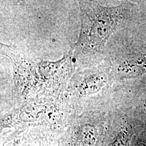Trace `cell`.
Instances as JSON below:
<instances>
[{
    "label": "cell",
    "instance_id": "7",
    "mask_svg": "<svg viewBox=\"0 0 146 146\" xmlns=\"http://www.w3.org/2000/svg\"><path fill=\"white\" fill-rule=\"evenodd\" d=\"M138 146H146V145H145V144H142V143H141V144L139 145Z\"/></svg>",
    "mask_w": 146,
    "mask_h": 146
},
{
    "label": "cell",
    "instance_id": "8",
    "mask_svg": "<svg viewBox=\"0 0 146 146\" xmlns=\"http://www.w3.org/2000/svg\"><path fill=\"white\" fill-rule=\"evenodd\" d=\"M145 108H146V101H145Z\"/></svg>",
    "mask_w": 146,
    "mask_h": 146
},
{
    "label": "cell",
    "instance_id": "6",
    "mask_svg": "<svg viewBox=\"0 0 146 146\" xmlns=\"http://www.w3.org/2000/svg\"><path fill=\"white\" fill-rule=\"evenodd\" d=\"M131 128L126 124L123 125L121 131L116 136L111 146H128L131 137Z\"/></svg>",
    "mask_w": 146,
    "mask_h": 146
},
{
    "label": "cell",
    "instance_id": "2",
    "mask_svg": "<svg viewBox=\"0 0 146 146\" xmlns=\"http://www.w3.org/2000/svg\"><path fill=\"white\" fill-rule=\"evenodd\" d=\"M108 75L104 70L84 68L76 70L64 89L67 97L86 98L98 94L108 84Z\"/></svg>",
    "mask_w": 146,
    "mask_h": 146
},
{
    "label": "cell",
    "instance_id": "5",
    "mask_svg": "<svg viewBox=\"0 0 146 146\" xmlns=\"http://www.w3.org/2000/svg\"><path fill=\"white\" fill-rule=\"evenodd\" d=\"M80 141L84 146H93L98 139V131L96 126L91 123H84L78 129Z\"/></svg>",
    "mask_w": 146,
    "mask_h": 146
},
{
    "label": "cell",
    "instance_id": "3",
    "mask_svg": "<svg viewBox=\"0 0 146 146\" xmlns=\"http://www.w3.org/2000/svg\"><path fill=\"white\" fill-rule=\"evenodd\" d=\"M120 78H133L146 73V56L126 60L118 64L116 68Z\"/></svg>",
    "mask_w": 146,
    "mask_h": 146
},
{
    "label": "cell",
    "instance_id": "1",
    "mask_svg": "<svg viewBox=\"0 0 146 146\" xmlns=\"http://www.w3.org/2000/svg\"><path fill=\"white\" fill-rule=\"evenodd\" d=\"M81 26L72 53L75 71L88 68L102 53L111 36L125 19V6H104L93 1L78 2Z\"/></svg>",
    "mask_w": 146,
    "mask_h": 146
},
{
    "label": "cell",
    "instance_id": "4",
    "mask_svg": "<svg viewBox=\"0 0 146 146\" xmlns=\"http://www.w3.org/2000/svg\"><path fill=\"white\" fill-rule=\"evenodd\" d=\"M48 111L49 107L46 104L31 102L21 108L18 117L20 121L24 122H36L45 119Z\"/></svg>",
    "mask_w": 146,
    "mask_h": 146
}]
</instances>
